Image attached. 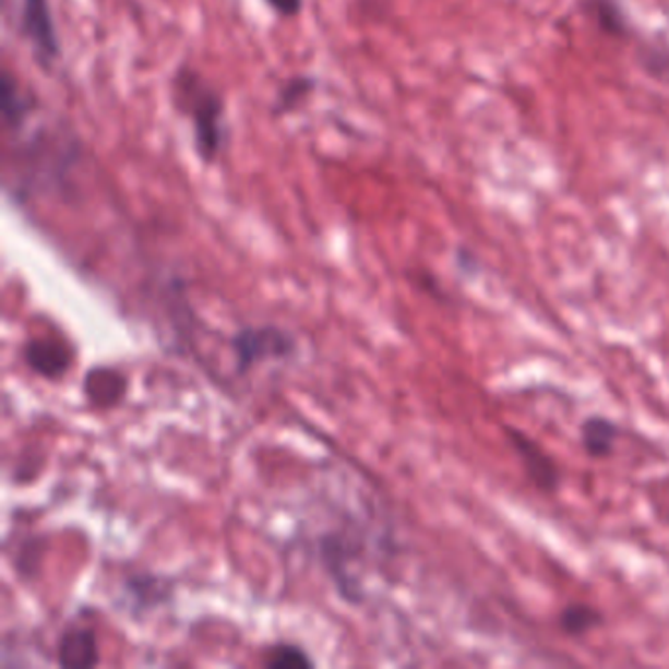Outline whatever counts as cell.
Listing matches in <instances>:
<instances>
[{
  "instance_id": "6",
  "label": "cell",
  "mask_w": 669,
  "mask_h": 669,
  "mask_svg": "<svg viewBox=\"0 0 669 669\" xmlns=\"http://www.w3.org/2000/svg\"><path fill=\"white\" fill-rule=\"evenodd\" d=\"M583 450L592 457L602 459L611 456L621 437V430L612 422L611 418L587 417L583 420L582 430Z\"/></svg>"
},
{
  "instance_id": "4",
  "label": "cell",
  "mask_w": 669,
  "mask_h": 669,
  "mask_svg": "<svg viewBox=\"0 0 669 669\" xmlns=\"http://www.w3.org/2000/svg\"><path fill=\"white\" fill-rule=\"evenodd\" d=\"M506 437L513 444L514 452L523 459L526 474L538 486V489L553 491L558 486V469L550 456L534 440L514 428H506Z\"/></svg>"
},
{
  "instance_id": "2",
  "label": "cell",
  "mask_w": 669,
  "mask_h": 669,
  "mask_svg": "<svg viewBox=\"0 0 669 669\" xmlns=\"http://www.w3.org/2000/svg\"><path fill=\"white\" fill-rule=\"evenodd\" d=\"M14 28L38 68L51 71L61 61V38L51 0H14Z\"/></svg>"
},
{
  "instance_id": "8",
  "label": "cell",
  "mask_w": 669,
  "mask_h": 669,
  "mask_svg": "<svg viewBox=\"0 0 669 669\" xmlns=\"http://www.w3.org/2000/svg\"><path fill=\"white\" fill-rule=\"evenodd\" d=\"M273 656H275V658L270 660V666H275V668L311 666V660L304 656V652L295 648V646H279Z\"/></svg>"
},
{
  "instance_id": "9",
  "label": "cell",
  "mask_w": 669,
  "mask_h": 669,
  "mask_svg": "<svg viewBox=\"0 0 669 669\" xmlns=\"http://www.w3.org/2000/svg\"><path fill=\"white\" fill-rule=\"evenodd\" d=\"M263 4L282 20L299 19L304 10V0H263Z\"/></svg>"
},
{
  "instance_id": "5",
  "label": "cell",
  "mask_w": 669,
  "mask_h": 669,
  "mask_svg": "<svg viewBox=\"0 0 669 669\" xmlns=\"http://www.w3.org/2000/svg\"><path fill=\"white\" fill-rule=\"evenodd\" d=\"M316 85H319V81L309 73H295L291 77L283 79L279 87L275 91V98H273V117L292 115L299 108L304 107L314 95Z\"/></svg>"
},
{
  "instance_id": "3",
  "label": "cell",
  "mask_w": 669,
  "mask_h": 669,
  "mask_svg": "<svg viewBox=\"0 0 669 669\" xmlns=\"http://www.w3.org/2000/svg\"><path fill=\"white\" fill-rule=\"evenodd\" d=\"M234 354L238 361V371L267 361V359L289 358L297 349L295 338L279 326H250L238 332L232 339Z\"/></svg>"
},
{
  "instance_id": "7",
  "label": "cell",
  "mask_w": 669,
  "mask_h": 669,
  "mask_svg": "<svg viewBox=\"0 0 669 669\" xmlns=\"http://www.w3.org/2000/svg\"><path fill=\"white\" fill-rule=\"evenodd\" d=\"M560 624L568 634L580 636V634L592 631L593 626L601 624V614L587 605H572L562 612Z\"/></svg>"
},
{
  "instance_id": "1",
  "label": "cell",
  "mask_w": 669,
  "mask_h": 669,
  "mask_svg": "<svg viewBox=\"0 0 669 669\" xmlns=\"http://www.w3.org/2000/svg\"><path fill=\"white\" fill-rule=\"evenodd\" d=\"M171 105L191 128L193 152L203 166H216L232 140L228 103L223 91L191 63L175 69L169 83Z\"/></svg>"
}]
</instances>
